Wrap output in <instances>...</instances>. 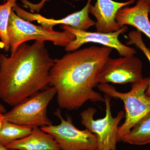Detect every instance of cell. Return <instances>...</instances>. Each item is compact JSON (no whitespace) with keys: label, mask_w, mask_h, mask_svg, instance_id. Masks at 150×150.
<instances>
[{"label":"cell","mask_w":150,"mask_h":150,"mask_svg":"<svg viewBox=\"0 0 150 150\" xmlns=\"http://www.w3.org/2000/svg\"><path fill=\"white\" fill-rule=\"evenodd\" d=\"M17 0H8L0 4V47L8 52L10 50L7 28L11 11L17 4Z\"/></svg>","instance_id":"16"},{"label":"cell","mask_w":150,"mask_h":150,"mask_svg":"<svg viewBox=\"0 0 150 150\" xmlns=\"http://www.w3.org/2000/svg\"><path fill=\"white\" fill-rule=\"evenodd\" d=\"M149 80L150 78L146 77L132 83L131 90L127 93L118 92L108 83H99L97 86L105 94L124 103L126 119L118 128V142H121L135 124L150 112V97L145 93Z\"/></svg>","instance_id":"3"},{"label":"cell","mask_w":150,"mask_h":150,"mask_svg":"<svg viewBox=\"0 0 150 150\" xmlns=\"http://www.w3.org/2000/svg\"><path fill=\"white\" fill-rule=\"evenodd\" d=\"M4 1V3H5L8 0H3Z\"/></svg>","instance_id":"23"},{"label":"cell","mask_w":150,"mask_h":150,"mask_svg":"<svg viewBox=\"0 0 150 150\" xmlns=\"http://www.w3.org/2000/svg\"><path fill=\"white\" fill-rule=\"evenodd\" d=\"M6 120L4 117V114L0 113V130L2 128Z\"/></svg>","instance_id":"19"},{"label":"cell","mask_w":150,"mask_h":150,"mask_svg":"<svg viewBox=\"0 0 150 150\" xmlns=\"http://www.w3.org/2000/svg\"><path fill=\"white\" fill-rule=\"evenodd\" d=\"M135 1L118 2L112 0H97L94 5L91 4L89 11L96 18L95 26L96 32L108 33L122 28L123 26L115 20L116 14L122 8L134 4Z\"/></svg>","instance_id":"11"},{"label":"cell","mask_w":150,"mask_h":150,"mask_svg":"<svg viewBox=\"0 0 150 150\" xmlns=\"http://www.w3.org/2000/svg\"><path fill=\"white\" fill-rule=\"evenodd\" d=\"M148 6L145 0H138L133 7L125 6L116 14L115 20L121 26L130 25L136 28L150 39V22Z\"/></svg>","instance_id":"12"},{"label":"cell","mask_w":150,"mask_h":150,"mask_svg":"<svg viewBox=\"0 0 150 150\" xmlns=\"http://www.w3.org/2000/svg\"><path fill=\"white\" fill-rule=\"evenodd\" d=\"M7 32L11 53L28 40L51 41L56 46L66 47L75 39V35L67 30L56 31L32 24L19 17L13 10L10 15Z\"/></svg>","instance_id":"4"},{"label":"cell","mask_w":150,"mask_h":150,"mask_svg":"<svg viewBox=\"0 0 150 150\" xmlns=\"http://www.w3.org/2000/svg\"><path fill=\"white\" fill-rule=\"evenodd\" d=\"M54 60L42 40L22 43L9 56L0 54V99L14 107L45 90Z\"/></svg>","instance_id":"2"},{"label":"cell","mask_w":150,"mask_h":150,"mask_svg":"<svg viewBox=\"0 0 150 150\" xmlns=\"http://www.w3.org/2000/svg\"><path fill=\"white\" fill-rule=\"evenodd\" d=\"M148 4L149 14H150V0H145Z\"/></svg>","instance_id":"22"},{"label":"cell","mask_w":150,"mask_h":150,"mask_svg":"<svg viewBox=\"0 0 150 150\" xmlns=\"http://www.w3.org/2000/svg\"><path fill=\"white\" fill-rule=\"evenodd\" d=\"M56 93V89L51 86L39 92L4 113L5 119L32 128L53 125L47 116V108Z\"/></svg>","instance_id":"5"},{"label":"cell","mask_w":150,"mask_h":150,"mask_svg":"<svg viewBox=\"0 0 150 150\" xmlns=\"http://www.w3.org/2000/svg\"><path fill=\"white\" fill-rule=\"evenodd\" d=\"M74 1H81V0H74Z\"/></svg>","instance_id":"24"},{"label":"cell","mask_w":150,"mask_h":150,"mask_svg":"<svg viewBox=\"0 0 150 150\" xmlns=\"http://www.w3.org/2000/svg\"><path fill=\"white\" fill-rule=\"evenodd\" d=\"M54 114L61 120L60 124L40 128L53 137L61 150H98L97 139L94 134L88 129L81 130L76 128L71 116L67 115L65 119L60 109Z\"/></svg>","instance_id":"7"},{"label":"cell","mask_w":150,"mask_h":150,"mask_svg":"<svg viewBox=\"0 0 150 150\" xmlns=\"http://www.w3.org/2000/svg\"><path fill=\"white\" fill-rule=\"evenodd\" d=\"M33 128L21 126L6 121L0 130V144L6 146L27 137L32 133Z\"/></svg>","instance_id":"15"},{"label":"cell","mask_w":150,"mask_h":150,"mask_svg":"<svg viewBox=\"0 0 150 150\" xmlns=\"http://www.w3.org/2000/svg\"><path fill=\"white\" fill-rule=\"evenodd\" d=\"M51 0H42L40 3L38 4H33L28 1L27 0H21L22 3L25 6L27 7L32 12H35L38 13L41 10V9L44 6L45 3Z\"/></svg>","instance_id":"18"},{"label":"cell","mask_w":150,"mask_h":150,"mask_svg":"<svg viewBox=\"0 0 150 150\" xmlns=\"http://www.w3.org/2000/svg\"><path fill=\"white\" fill-rule=\"evenodd\" d=\"M6 147L17 150H61L53 137L38 127L33 128L27 137Z\"/></svg>","instance_id":"13"},{"label":"cell","mask_w":150,"mask_h":150,"mask_svg":"<svg viewBox=\"0 0 150 150\" xmlns=\"http://www.w3.org/2000/svg\"><path fill=\"white\" fill-rule=\"evenodd\" d=\"M61 28L67 30L75 36V39L65 47L67 52H72L78 50L83 44L88 43H99L103 46L114 48L118 51L119 55L123 57L134 56L137 51L135 48L124 45L120 42L118 37L125 33L128 27L124 25L122 28L115 32L103 33L91 32L80 30L69 26L62 25Z\"/></svg>","instance_id":"8"},{"label":"cell","mask_w":150,"mask_h":150,"mask_svg":"<svg viewBox=\"0 0 150 150\" xmlns=\"http://www.w3.org/2000/svg\"><path fill=\"white\" fill-rule=\"evenodd\" d=\"M6 109L5 107H4V105H3L1 103H0V113H5L6 112Z\"/></svg>","instance_id":"20"},{"label":"cell","mask_w":150,"mask_h":150,"mask_svg":"<svg viewBox=\"0 0 150 150\" xmlns=\"http://www.w3.org/2000/svg\"><path fill=\"white\" fill-rule=\"evenodd\" d=\"M142 69V61L134 56L119 59L110 57L100 75L98 83H134L144 79Z\"/></svg>","instance_id":"9"},{"label":"cell","mask_w":150,"mask_h":150,"mask_svg":"<svg viewBox=\"0 0 150 150\" xmlns=\"http://www.w3.org/2000/svg\"><path fill=\"white\" fill-rule=\"evenodd\" d=\"M113 48L103 46L69 52L55 59L50 72L49 84L56 89L60 108L77 110L86 101L104 102L93 90Z\"/></svg>","instance_id":"1"},{"label":"cell","mask_w":150,"mask_h":150,"mask_svg":"<svg viewBox=\"0 0 150 150\" xmlns=\"http://www.w3.org/2000/svg\"><path fill=\"white\" fill-rule=\"evenodd\" d=\"M129 41L126 43L127 46L134 44L142 51L144 54L150 64V49L146 46L142 38V33L139 30H134L131 31L128 35ZM146 95L150 97V78L149 82L148 88L146 91Z\"/></svg>","instance_id":"17"},{"label":"cell","mask_w":150,"mask_h":150,"mask_svg":"<svg viewBox=\"0 0 150 150\" xmlns=\"http://www.w3.org/2000/svg\"><path fill=\"white\" fill-rule=\"evenodd\" d=\"M92 0H88L83 8L75 12L64 18L56 20L48 18L38 13H33L24 10L18 6H15L13 10L21 18L28 21H37L41 26L53 29L57 25H69L75 29L87 31L90 28L95 25L96 22L89 16V7Z\"/></svg>","instance_id":"10"},{"label":"cell","mask_w":150,"mask_h":150,"mask_svg":"<svg viewBox=\"0 0 150 150\" xmlns=\"http://www.w3.org/2000/svg\"><path fill=\"white\" fill-rule=\"evenodd\" d=\"M104 102L106 109L104 118L95 120L94 115L97 110L94 108L88 107L80 114L81 123L96 136L98 150H117V135L118 125L125 118V111H119L117 116L113 118L111 111V98L104 94Z\"/></svg>","instance_id":"6"},{"label":"cell","mask_w":150,"mask_h":150,"mask_svg":"<svg viewBox=\"0 0 150 150\" xmlns=\"http://www.w3.org/2000/svg\"><path fill=\"white\" fill-rule=\"evenodd\" d=\"M0 150H17L16 149H9L6 147L5 146H3V145L0 144Z\"/></svg>","instance_id":"21"},{"label":"cell","mask_w":150,"mask_h":150,"mask_svg":"<svg viewBox=\"0 0 150 150\" xmlns=\"http://www.w3.org/2000/svg\"><path fill=\"white\" fill-rule=\"evenodd\" d=\"M121 142L136 145L150 143V112L135 124Z\"/></svg>","instance_id":"14"}]
</instances>
